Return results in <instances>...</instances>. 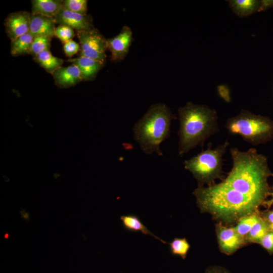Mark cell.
I'll return each mask as SVG.
<instances>
[{
  "mask_svg": "<svg viewBox=\"0 0 273 273\" xmlns=\"http://www.w3.org/2000/svg\"><path fill=\"white\" fill-rule=\"evenodd\" d=\"M230 153L233 167L227 176L218 184L198 186L193 192L202 212L226 223L259 213V207L264 206L271 192L268 178L273 176L267 157L256 149L232 148Z\"/></svg>",
  "mask_w": 273,
  "mask_h": 273,
  "instance_id": "1",
  "label": "cell"
},
{
  "mask_svg": "<svg viewBox=\"0 0 273 273\" xmlns=\"http://www.w3.org/2000/svg\"><path fill=\"white\" fill-rule=\"evenodd\" d=\"M260 215L269 224H273V210L262 213Z\"/></svg>",
  "mask_w": 273,
  "mask_h": 273,
  "instance_id": "30",
  "label": "cell"
},
{
  "mask_svg": "<svg viewBox=\"0 0 273 273\" xmlns=\"http://www.w3.org/2000/svg\"><path fill=\"white\" fill-rule=\"evenodd\" d=\"M273 7V1H260L258 12L264 11Z\"/></svg>",
  "mask_w": 273,
  "mask_h": 273,
  "instance_id": "28",
  "label": "cell"
},
{
  "mask_svg": "<svg viewBox=\"0 0 273 273\" xmlns=\"http://www.w3.org/2000/svg\"><path fill=\"white\" fill-rule=\"evenodd\" d=\"M56 24L65 25L76 31L94 28L93 19L89 15H82L68 11L63 7L54 18Z\"/></svg>",
  "mask_w": 273,
  "mask_h": 273,
  "instance_id": "9",
  "label": "cell"
},
{
  "mask_svg": "<svg viewBox=\"0 0 273 273\" xmlns=\"http://www.w3.org/2000/svg\"><path fill=\"white\" fill-rule=\"evenodd\" d=\"M123 227L128 231L141 232L146 235H150L161 242L167 244V243L155 235L143 223L140 218L136 215L128 214L124 215L120 217Z\"/></svg>",
  "mask_w": 273,
  "mask_h": 273,
  "instance_id": "16",
  "label": "cell"
},
{
  "mask_svg": "<svg viewBox=\"0 0 273 273\" xmlns=\"http://www.w3.org/2000/svg\"><path fill=\"white\" fill-rule=\"evenodd\" d=\"M8 236V234H6L5 236V238H7Z\"/></svg>",
  "mask_w": 273,
  "mask_h": 273,
  "instance_id": "33",
  "label": "cell"
},
{
  "mask_svg": "<svg viewBox=\"0 0 273 273\" xmlns=\"http://www.w3.org/2000/svg\"><path fill=\"white\" fill-rule=\"evenodd\" d=\"M179 128L178 155L180 157L219 131L216 111L206 105L188 102L178 109Z\"/></svg>",
  "mask_w": 273,
  "mask_h": 273,
  "instance_id": "2",
  "label": "cell"
},
{
  "mask_svg": "<svg viewBox=\"0 0 273 273\" xmlns=\"http://www.w3.org/2000/svg\"><path fill=\"white\" fill-rule=\"evenodd\" d=\"M174 119L175 115L165 104L151 106L133 128L134 139L145 153L163 155L160 145L169 137L171 122Z\"/></svg>",
  "mask_w": 273,
  "mask_h": 273,
  "instance_id": "3",
  "label": "cell"
},
{
  "mask_svg": "<svg viewBox=\"0 0 273 273\" xmlns=\"http://www.w3.org/2000/svg\"><path fill=\"white\" fill-rule=\"evenodd\" d=\"M217 91L219 95L225 102H230L231 101L230 93L229 88L224 85L217 86Z\"/></svg>",
  "mask_w": 273,
  "mask_h": 273,
  "instance_id": "27",
  "label": "cell"
},
{
  "mask_svg": "<svg viewBox=\"0 0 273 273\" xmlns=\"http://www.w3.org/2000/svg\"><path fill=\"white\" fill-rule=\"evenodd\" d=\"M229 145V142L225 141L212 149L211 143H209L206 150L184 161L185 168L192 173L198 186H203L204 184L210 186L214 184L217 178L224 179L222 156Z\"/></svg>",
  "mask_w": 273,
  "mask_h": 273,
  "instance_id": "5",
  "label": "cell"
},
{
  "mask_svg": "<svg viewBox=\"0 0 273 273\" xmlns=\"http://www.w3.org/2000/svg\"><path fill=\"white\" fill-rule=\"evenodd\" d=\"M80 46V55L97 60L104 64L106 52L108 49L107 39L94 28L88 30L77 31Z\"/></svg>",
  "mask_w": 273,
  "mask_h": 273,
  "instance_id": "6",
  "label": "cell"
},
{
  "mask_svg": "<svg viewBox=\"0 0 273 273\" xmlns=\"http://www.w3.org/2000/svg\"><path fill=\"white\" fill-rule=\"evenodd\" d=\"M63 49L66 56L71 57L80 51V46L76 41L70 40L64 43Z\"/></svg>",
  "mask_w": 273,
  "mask_h": 273,
  "instance_id": "26",
  "label": "cell"
},
{
  "mask_svg": "<svg viewBox=\"0 0 273 273\" xmlns=\"http://www.w3.org/2000/svg\"><path fill=\"white\" fill-rule=\"evenodd\" d=\"M225 127L230 133L239 135L253 145L264 144L273 139V120L246 110L229 118Z\"/></svg>",
  "mask_w": 273,
  "mask_h": 273,
  "instance_id": "4",
  "label": "cell"
},
{
  "mask_svg": "<svg viewBox=\"0 0 273 273\" xmlns=\"http://www.w3.org/2000/svg\"><path fill=\"white\" fill-rule=\"evenodd\" d=\"M270 196H271V198L268 200H267L264 204V206L269 208L273 204V186L271 188V192L270 194Z\"/></svg>",
  "mask_w": 273,
  "mask_h": 273,
  "instance_id": "31",
  "label": "cell"
},
{
  "mask_svg": "<svg viewBox=\"0 0 273 273\" xmlns=\"http://www.w3.org/2000/svg\"><path fill=\"white\" fill-rule=\"evenodd\" d=\"M55 24L54 18L31 14L29 32L34 37L46 36L52 38L55 36Z\"/></svg>",
  "mask_w": 273,
  "mask_h": 273,
  "instance_id": "12",
  "label": "cell"
},
{
  "mask_svg": "<svg viewBox=\"0 0 273 273\" xmlns=\"http://www.w3.org/2000/svg\"><path fill=\"white\" fill-rule=\"evenodd\" d=\"M269 231V224L260 215L258 220L245 237V240L247 242L258 243Z\"/></svg>",
  "mask_w": 273,
  "mask_h": 273,
  "instance_id": "19",
  "label": "cell"
},
{
  "mask_svg": "<svg viewBox=\"0 0 273 273\" xmlns=\"http://www.w3.org/2000/svg\"><path fill=\"white\" fill-rule=\"evenodd\" d=\"M63 7L74 13L86 15L87 12V1L86 0H65L63 2Z\"/></svg>",
  "mask_w": 273,
  "mask_h": 273,
  "instance_id": "23",
  "label": "cell"
},
{
  "mask_svg": "<svg viewBox=\"0 0 273 273\" xmlns=\"http://www.w3.org/2000/svg\"><path fill=\"white\" fill-rule=\"evenodd\" d=\"M55 83L60 88H68L75 86L82 81L80 70L75 65L61 67L51 74Z\"/></svg>",
  "mask_w": 273,
  "mask_h": 273,
  "instance_id": "11",
  "label": "cell"
},
{
  "mask_svg": "<svg viewBox=\"0 0 273 273\" xmlns=\"http://www.w3.org/2000/svg\"><path fill=\"white\" fill-rule=\"evenodd\" d=\"M205 273H230L226 269L218 266L211 267L207 269Z\"/></svg>",
  "mask_w": 273,
  "mask_h": 273,
  "instance_id": "29",
  "label": "cell"
},
{
  "mask_svg": "<svg viewBox=\"0 0 273 273\" xmlns=\"http://www.w3.org/2000/svg\"><path fill=\"white\" fill-rule=\"evenodd\" d=\"M216 233L219 249L221 252L227 255L233 254L247 243L234 227L229 228L218 224L216 226Z\"/></svg>",
  "mask_w": 273,
  "mask_h": 273,
  "instance_id": "7",
  "label": "cell"
},
{
  "mask_svg": "<svg viewBox=\"0 0 273 273\" xmlns=\"http://www.w3.org/2000/svg\"><path fill=\"white\" fill-rule=\"evenodd\" d=\"M33 38L34 36L28 32L11 41V55L13 56L30 55Z\"/></svg>",
  "mask_w": 273,
  "mask_h": 273,
  "instance_id": "18",
  "label": "cell"
},
{
  "mask_svg": "<svg viewBox=\"0 0 273 273\" xmlns=\"http://www.w3.org/2000/svg\"><path fill=\"white\" fill-rule=\"evenodd\" d=\"M33 58L35 62L51 74L62 67L64 63L63 60L54 56L50 50L44 51Z\"/></svg>",
  "mask_w": 273,
  "mask_h": 273,
  "instance_id": "17",
  "label": "cell"
},
{
  "mask_svg": "<svg viewBox=\"0 0 273 273\" xmlns=\"http://www.w3.org/2000/svg\"><path fill=\"white\" fill-rule=\"evenodd\" d=\"M52 38L46 36L34 37L30 51V55L33 58L44 51L50 50Z\"/></svg>",
  "mask_w": 273,
  "mask_h": 273,
  "instance_id": "22",
  "label": "cell"
},
{
  "mask_svg": "<svg viewBox=\"0 0 273 273\" xmlns=\"http://www.w3.org/2000/svg\"><path fill=\"white\" fill-rule=\"evenodd\" d=\"M75 35L74 29L65 25H58L55 30V36L63 43L72 40Z\"/></svg>",
  "mask_w": 273,
  "mask_h": 273,
  "instance_id": "24",
  "label": "cell"
},
{
  "mask_svg": "<svg viewBox=\"0 0 273 273\" xmlns=\"http://www.w3.org/2000/svg\"><path fill=\"white\" fill-rule=\"evenodd\" d=\"M30 19L31 14L26 11L14 12L7 17L4 25L11 41L29 32Z\"/></svg>",
  "mask_w": 273,
  "mask_h": 273,
  "instance_id": "8",
  "label": "cell"
},
{
  "mask_svg": "<svg viewBox=\"0 0 273 273\" xmlns=\"http://www.w3.org/2000/svg\"><path fill=\"white\" fill-rule=\"evenodd\" d=\"M269 230L273 232V224H269Z\"/></svg>",
  "mask_w": 273,
  "mask_h": 273,
  "instance_id": "32",
  "label": "cell"
},
{
  "mask_svg": "<svg viewBox=\"0 0 273 273\" xmlns=\"http://www.w3.org/2000/svg\"><path fill=\"white\" fill-rule=\"evenodd\" d=\"M260 217L259 213H253L240 218L235 228L236 232L241 237H245L251 230L253 226Z\"/></svg>",
  "mask_w": 273,
  "mask_h": 273,
  "instance_id": "20",
  "label": "cell"
},
{
  "mask_svg": "<svg viewBox=\"0 0 273 273\" xmlns=\"http://www.w3.org/2000/svg\"><path fill=\"white\" fill-rule=\"evenodd\" d=\"M132 40V32L128 26H123L120 32L107 39V48L111 52L112 61L123 59L127 54Z\"/></svg>",
  "mask_w": 273,
  "mask_h": 273,
  "instance_id": "10",
  "label": "cell"
},
{
  "mask_svg": "<svg viewBox=\"0 0 273 273\" xmlns=\"http://www.w3.org/2000/svg\"><path fill=\"white\" fill-rule=\"evenodd\" d=\"M66 61L76 65L78 68L82 81L94 79L99 71L104 66V64L97 60L83 56L69 59Z\"/></svg>",
  "mask_w": 273,
  "mask_h": 273,
  "instance_id": "13",
  "label": "cell"
},
{
  "mask_svg": "<svg viewBox=\"0 0 273 273\" xmlns=\"http://www.w3.org/2000/svg\"><path fill=\"white\" fill-rule=\"evenodd\" d=\"M171 253L173 255L180 256L185 259L190 248V245L186 238H175L168 243Z\"/></svg>",
  "mask_w": 273,
  "mask_h": 273,
  "instance_id": "21",
  "label": "cell"
},
{
  "mask_svg": "<svg viewBox=\"0 0 273 273\" xmlns=\"http://www.w3.org/2000/svg\"><path fill=\"white\" fill-rule=\"evenodd\" d=\"M63 2L60 0H32L31 14L55 18L63 7Z\"/></svg>",
  "mask_w": 273,
  "mask_h": 273,
  "instance_id": "14",
  "label": "cell"
},
{
  "mask_svg": "<svg viewBox=\"0 0 273 273\" xmlns=\"http://www.w3.org/2000/svg\"><path fill=\"white\" fill-rule=\"evenodd\" d=\"M232 10L240 17H245L258 12L260 1L232 0L229 1Z\"/></svg>",
  "mask_w": 273,
  "mask_h": 273,
  "instance_id": "15",
  "label": "cell"
},
{
  "mask_svg": "<svg viewBox=\"0 0 273 273\" xmlns=\"http://www.w3.org/2000/svg\"><path fill=\"white\" fill-rule=\"evenodd\" d=\"M270 254H273V232L269 231L258 242Z\"/></svg>",
  "mask_w": 273,
  "mask_h": 273,
  "instance_id": "25",
  "label": "cell"
}]
</instances>
